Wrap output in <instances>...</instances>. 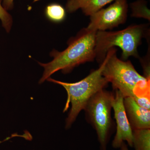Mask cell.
Listing matches in <instances>:
<instances>
[{
	"label": "cell",
	"mask_w": 150,
	"mask_h": 150,
	"mask_svg": "<svg viewBox=\"0 0 150 150\" xmlns=\"http://www.w3.org/2000/svg\"><path fill=\"white\" fill-rule=\"evenodd\" d=\"M97 31L85 28L81 30L74 37L68 40V47L59 51L52 50L50 53L53 58L51 62L38 64L44 69L39 83L42 84L51 75L61 71L64 74H69L76 67L95 59L96 36Z\"/></svg>",
	"instance_id": "1"
},
{
	"label": "cell",
	"mask_w": 150,
	"mask_h": 150,
	"mask_svg": "<svg viewBox=\"0 0 150 150\" xmlns=\"http://www.w3.org/2000/svg\"><path fill=\"white\" fill-rule=\"evenodd\" d=\"M115 47L109 49L102 75L113 91L118 90L123 98L150 96V79L140 75L131 61L118 59Z\"/></svg>",
	"instance_id": "2"
},
{
	"label": "cell",
	"mask_w": 150,
	"mask_h": 150,
	"mask_svg": "<svg viewBox=\"0 0 150 150\" xmlns=\"http://www.w3.org/2000/svg\"><path fill=\"white\" fill-rule=\"evenodd\" d=\"M105 62L106 57L98 69L92 70L88 76L77 82H64L51 77L47 79L48 81L62 86L67 92V99L64 112L67 111L70 103L71 107L66 119V129L71 126L90 98L98 92L107 87L109 82L102 74Z\"/></svg>",
	"instance_id": "3"
},
{
	"label": "cell",
	"mask_w": 150,
	"mask_h": 150,
	"mask_svg": "<svg viewBox=\"0 0 150 150\" xmlns=\"http://www.w3.org/2000/svg\"><path fill=\"white\" fill-rule=\"evenodd\" d=\"M148 32L146 26L142 24L130 25L118 31H97L95 59L100 64L109 49L115 46L121 48L123 61H127L131 56L139 58L138 48Z\"/></svg>",
	"instance_id": "4"
},
{
	"label": "cell",
	"mask_w": 150,
	"mask_h": 150,
	"mask_svg": "<svg viewBox=\"0 0 150 150\" xmlns=\"http://www.w3.org/2000/svg\"><path fill=\"white\" fill-rule=\"evenodd\" d=\"M114 92L101 90L90 98L84 108L86 120L95 130L100 150H107L115 124L111 117Z\"/></svg>",
	"instance_id": "5"
},
{
	"label": "cell",
	"mask_w": 150,
	"mask_h": 150,
	"mask_svg": "<svg viewBox=\"0 0 150 150\" xmlns=\"http://www.w3.org/2000/svg\"><path fill=\"white\" fill-rule=\"evenodd\" d=\"M127 0H115L105 8H102L90 16L88 29L105 31L118 27L126 22L128 12Z\"/></svg>",
	"instance_id": "6"
},
{
	"label": "cell",
	"mask_w": 150,
	"mask_h": 150,
	"mask_svg": "<svg viewBox=\"0 0 150 150\" xmlns=\"http://www.w3.org/2000/svg\"><path fill=\"white\" fill-rule=\"evenodd\" d=\"M112 101V107L114 111L116 123V132L112 142V148L118 149L123 142L133 147L132 130L126 116L123 105L124 98L120 91H114Z\"/></svg>",
	"instance_id": "7"
},
{
	"label": "cell",
	"mask_w": 150,
	"mask_h": 150,
	"mask_svg": "<svg viewBox=\"0 0 150 150\" xmlns=\"http://www.w3.org/2000/svg\"><path fill=\"white\" fill-rule=\"evenodd\" d=\"M123 105L132 131L150 129V110L140 106L131 97L124 98Z\"/></svg>",
	"instance_id": "8"
},
{
	"label": "cell",
	"mask_w": 150,
	"mask_h": 150,
	"mask_svg": "<svg viewBox=\"0 0 150 150\" xmlns=\"http://www.w3.org/2000/svg\"><path fill=\"white\" fill-rule=\"evenodd\" d=\"M115 0H68L66 10L73 13L79 9L81 10L86 16H90L109 3Z\"/></svg>",
	"instance_id": "9"
},
{
	"label": "cell",
	"mask_w": 150,
	"mask_h": 150,
	"mask_svg": "<svg viewBox=\"0 0 150 150\" xmlns=\"http://www.w3.org/2000/svg\"><path fill=\"white\" fill-rule=\"evenodd\" d=\"M134 150H150V129L132 131Z\"/></svg>",
	"instance_id": "10"
},
{
	"label": "cell",
	"mask_w": 150,
	"mask_h": 150,
	"mask_svg": "<svg viewBox=\"0 0 150 150\" xmlns=\"http://www.w3.org/2000/svg\"><path fill=\"white\" fill-rule=\"evenodd\" d=\"M45 13L47 18L53 22H61L66 18V9L58 3L48 5L45 9Z\"/></svg>",
	"instance_id": "11"
},
{
	"label": "cell",
	"mask_w": 150,
	"mask_h": 150,
	"mask_svg": "<svg viewBox=\"0 0 150 150\" xmlns=\"http://www.w3.org/2000/svg\"><path fill=\"white\" fill-rule=\"evenodd\" d=\"M131 16L143 18L150 21V10L147 7V2L146 0H137L130 4Z\"/></svg>",
	"instance_id": "12"
},
{
	"label": "cell",
	"mask_w": 150,
	"mask_h": 150,
	"mask_svg": "<svg viewBox=\"0 0 150 150\" xmlns=\"http://www.w3.org/2000/svg\"><path fill=\"white\" fill-rule=\"evenodd\" d=\"M0 21L4 29L9 33L11 30L13 20L11 15L3 6L2 0H0Z\"/></svg>",
	"instance_id": "13"
},
{
	"label": "cell",
	"mask_w": 150,
	"mask_h": 150,
	"mask_svg": "<svg viewBox=\"0 0 150 150\" xmlns=\"http://www.w3.org/2000/svg\"><path fill=\"white\" fill-rule=\"evenodd\" d=\"M134 99L140 106L150 110V96L137 97Z\"/></svg>",
	"instance_id": "14"
},
{
	"label": "cell",
	"mask_w": 150,
	"mask_h": 150,
	"mask_svg": "<svg viewBox=\"0 0 150 150\" xmlns=\"http://www.w3.org/2000/svg\"><path fill=\"white\" fill-rule=\"evenodd\" d=\"M14 0H2V5L6 10H11L13 8Z\"/></svg>",
	"instance_id": "15"
},
{
	"label": "cell",
	"mask_w": 150,
	"mask_h": 150,
	"mask_svg": "<svg viewBox=\"0 0 150 150\" xmlns=\"http://www.w3.org/2000/svg\"><path fill=\"white\" fill-rule=\"evenodd\" d=\"M118 150H129L128 145L125 142H123L121 146L118 149Z\"/></svg>",
	"instance_id": "16"
},
{
	"label": "cell",
	"mask_w": 150,
	"mask_h": 150,
	"mask_svg": "<svg viewBox=\"0 0 150 150\" xmlns=\"http://www.w3.org/2000/svg\"><path fill=\"white\" fill-rule=\"evenodd\" d=\"M1 142V141H0V143H1V142Z\"/></svg>",
	"instance_id": "17"
}]
</instances>
